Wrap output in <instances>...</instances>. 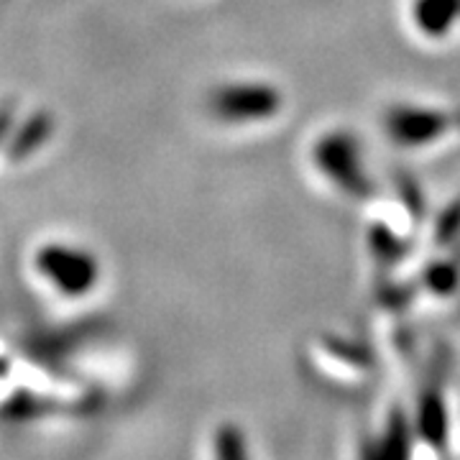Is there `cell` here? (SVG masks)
Instances as JSON below:
<instances>
[{
  "label": "cell",
  "mask_w": 460,
  "mask_h": 460,
  "mask_svg": "<svg viewBox=\"0 0 460 460\" xmlns=\"http://www.w3.org/2000/svg\"><path fill=\"white\" fill-rule=\"evenodd\" d=\"M313 164L325 180L348 198H366L371 180L363 166L361 146L348 131H330L313 146Z\"/></svg>",
  "instance_id": "1"
},
{
  "label": "cell",
  "mask_w": 460,
  "mask_h": 460,
  "mask_svg": "<svg viewBox=\"0 0 460 460\" xmlns=\"http://www.w3.org/2000/svg\"><path fill=\"white\" fill-rule=\"evenodd\" d=\"M453 115L425 105H396L386 113V133L396 146H428L447 133Z\"/></svg>",
  "instance_id": "2"
},
{
  "label": "cell",
  "mask_w": 460,
  "mask_h": 460,
  "mask_svg": "<svg viewBox=\"0 0 460 460\" xmlns=\"http://www.w3.org/2000/svg\"><path fill=\"white\" fill-rule=\"evenodd\" d=\"M281 95L269 84H243V87H230L217 100V111L228 118L241 120H261L279 113Z\"/></svg>",
  "instance_id": "3"
},
{
  "label": "cell",
  "mask_w": 460,
  "mask_h": 460,
  "mask_svg": "<svg viewBox=\"0 0 460 460\" xmlns=\"http://www.w3.org/2000/svg\"><path fill=\"white\" fill-rule=\"evenodd\" d=\"M414 23L428 36L445 33L460 16V0H414Z\"/></svg>",
  "instance_id": "4"
},
{
  "label": "cell",
  "mask_w": 460,
  "mask_h": 460,
  "mask_svg": "<svg viewBox=\"0 0 460 460\" xmlns=\"http://www.w3.org/2000/svg\"><path fill=\"white\" fill-rule=\"evenodd\" d=\"M458 279H460L458 266L450 261L435 263V266L428 271V287L432 289V292H438V295H447V292H453V289H456V284H458Z\"/></svg>",
  "instance_id": "5"
},
{
  "label": "cell",
  "mask_w": 460,
  "mask_h": 460,
  "mask_svg": "<svg viewBox=\"0 0 460 460\" xmlns=\"http://www.w3.org/2000/svg\"><path fill=\"white\" fill-rule=\"evenodd\" d=\"M460 233V202H453L438 220V230H435V238L438 241H453Z\"/></svg>",
  "instance_id": "6"
},
{
  "label": "cell",
  "mask_w": 460,
  "mask_h": 460,
  "mask_svg": "<svg viewBox=\"0 0 460 460\" xmlns=\"http://www.w3.org/2000/svg\"><path fill=\"white\" fill-rule=\"evenodd\" d=\"M217 458L220 460H246L243 443H241L238 432L226 429V432L220 435V443H217Z\"/></svg>",
  "instance_id": "7"
}]
</instances>
